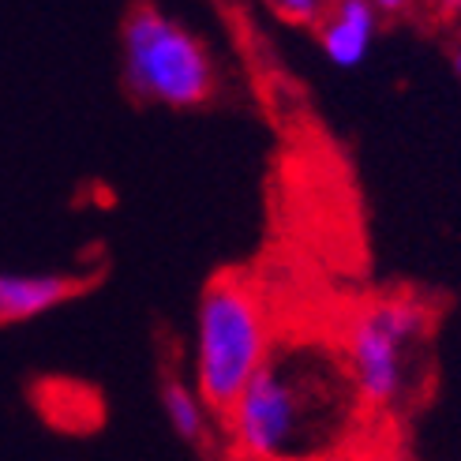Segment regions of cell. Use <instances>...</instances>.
<instances>
[{
  "mask_svg": "<svg viewBox=\"0 0 461 461\" xmlns=\"http://www.w3.org/2000/svg\"><path fill=\"white\" fill-rule=\"evenodd\" d=\"M86 289L72 274H0V327L27 322L68 304Z\"/></svg>",
  "mask_w": 461,
  "mask_h": 461,
  "instance_id": "obj_5",
  "label": "cell"
},
{
  "mask_svg": "<svg viewBox=\"0 0 461 461\" xmlns=\"http://www.w3.org/2000/svg\"><path fill=\"white\" fill-rule=\"evenodd\" d=\"M270 322L259 293L240 278H218L195 308V390L214 412H229L270 353Z\"/></svg>",
  "mask_w": 461,
  "mask_h": 461,
  "instance_id": "obj_2",
  "label": "cell"
},
{
  "mask_svg": "<svg viewBox=\"0 0 461 461\" xmlns=\"http://www.w3.org/2000/svg\"><path fill=\"white\" fill-rule=\"evenodd\" d=\"M424 338L428 308L417 301H379L364 308L345 338V367L357 398L372 409L398 405L412 386Z\"/></svg>",
  "mask_w": 461,
  "mask_h": 461,
  "instance_id": "obj_4",
  "label": "cell"
},
{
  "mask_svg": "<svg viewBox=\"0 0 461 461\" xmlns=\"http://www.w3.org/2000/svg\"><path fill=\"white\" fill-rule=\"evenodd\" d=\"M454 68H457V79H461V53H457V60H454Z\"/></svg>",
  "mask_w": 461,
  "mask_h": 461,
  "instance_id": "obj_10",
  "label": "cell"
},
{
  "mask_svg": "<svg viewBox=\"0 0 461 461\" xmlns=\"http://www.w3.org/2000/svg\"><path fill=\"white\" fill-rule=\"evenodd\" d=\"M372 34H375L372 0H338L334 15L322 23V53L338 68H357L367 57Z\"/></svg>",
  "mask_w": 461,
  "mask_h": 461,
  "instance_id": "obj_6",
  "label": "cell"
},
{
  "mask_svg": "<svg viewBox=\"0 0 461 461\" xmlns=\"http://www.w3.org/2000/svg\"><path fill=\"white\" fill-rule=\"evenodd\" d=\"M447 5H450V8H461V0H447Z\"/></svg>",
  "mask_w": 461,
  "mask_h": 461,
  "instance_id": "obj_11",
  "label": "cell"
},
{
  "mask_svg": "<svg viewBox=\"0 0 461 461\" xmlns=\"http://www.w3.org/2000/svg\"><path fill=\"white\" fill-rule=\"evenodd\" d=\"M161 409H166V420L180 443H188V447L211 443V412L214 409L203 402V394L195 386L169 375L161 383Z\"/></svg>",
  "mask_w": 461,
  "mask_h": 461,
  "instance_id": "obj_7",
  "label": "cell"
},
{
  "mask_svg": "<svg viewBox=\"0 0 461 461\" xmlns=\"http://www.w3.org/2000/svg\"><path fill=\"white\" fill-rule=\"evenodd\" d=\"M357 386L330 349L312 341L270 345L259 372L229 405L233 447L248 457H312L349 420Z\"/></svg>",
  "mask_w": 461,
  "mask_h": 461,
  "instance_id": "obj_1",
  "label": "cell"
},
{
  "mask_svg": "<svg viewBox=\"0 0 461 461\" xmlns=\"http://www.w3.org/2000/svg\"><path fill=\"white\" fill-rule=\"evenodd\" d=\"M372 5H375V8H386V12H394V8L405 5V0H372Z\"/></svg>",
  "mask_w": 461,
  "mask_h": 461,
  "instance_id": "obj_9",
  "label": "cell"
},
{
  "mask_svg": "<svg viewBox=\"0 0 461 461\" xmlns=\"http://www.w3.org/2000/svg\"><path fill=\"white\" fill-rule=\"evenodd\" d=\"M285 19H296V23H312L319 12H322V0H270Z\"/></svg>",
  "mask_w": 461,
  "mask_h": 461,
  "instance_id": "obj_8",
  "label": "cell"
},
{
  "mask_svg": "<svg viewBox=\"0 0 461 461\" xmlns=\"http://www.w3.org/2000/svg\"><path fill=\"white\" fill-rule=\"evenodd\" d=\"M124 83L135 98L195 109L214 98V60L206 45L154 5H135L121 31Z\"/></svg>",
  "mask_w": 461,
  "mask_h": 461,
  "instance_id": "obj_3",
  "label": "cell"
}]
</instances>
